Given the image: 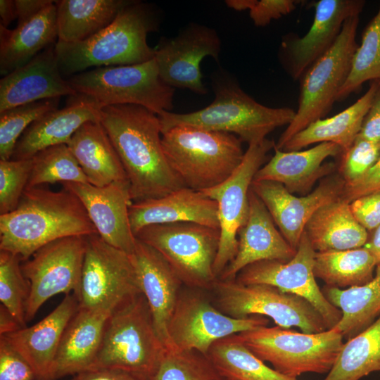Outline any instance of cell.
<instances>
[{
	"label": "cell",
	"mask_w": 380,
	"mask_h": 380,
	"mask_svg": "<svg viewBox=\"0 0 380 380\" xmlns=\"http://www.w3.org/2000/svg\"><path fill=\"white\" fill-rule=\"evenodd\" d=\"M98 234L80 200L72 191L26 188L15 210L0 215V250L22 262L55 240Z\"/></svg>",
	"instance_id": "2"
},
{
	"label": "cell",
	"mask_w": 380,
	"mask_h": 380,
	"mask_svg": "<svg viewBox=\"0 0 380 380\" xmlns=\"http://www.w3.org/2000/svg\"><path fill=\"white\" fill-rule=\"evenodd\" d=\"M61 98L41 100L0 113V160H10L23 132L34 121L58 109Z\"/></svg>",
	"instance_id": "41"
},
{
	"label": "cell",
	"mask_w": 380,
	"mask_h": 380,
	"mask_svg": "<svg viewBox=\"0 0 380 380\" xmlns=\"http://www.w3.org/2000/svg\"><path fill=\"white\" fill-rule=\"evenodd\" d=\"M32 159L0 160V215L16 208L27 188Z\"/></svg>",
	"instance_id": "43"
},
{
	"label": "cell",
	"mask_w": 380,
	"mask_h": 380,
	"mask_svg": "<svg viewBox=\"0 0 380 380\" xmlns=\"http://www.w3.org/2000/svg\"><path fill=\"white\" fill-rule=\"evenodd\" d=\"M297 3L293 0H255L249 10L250 17L255 26L264 27L272 20L290 13Z\"/></svg>",
	"instance_id": "47"
},
{
	"label": "cell",
	"mask_w": 380,
	"mask_h": 380,
	"mask_svg": "<svg viewBox=\"0 0 380 380\" xmlns=\"http://www.w3.org/2000/svg\"><path fill=\"white\" fill-rule=\"evenodd\" d=\"M110 312L80 308L68 324L61 338L51 380L74 376L91 368L102 341Z\"/></svg>",
	"instance_id": "28"
},
{
	"label": "cell",
	"mask_w": 380,
	"mask_h": 380,
	"mask_svg": "<svg viewBox=\"0 0 380 380\" xmlns=\"http://www.w3.org/2000/svg\"><path fill=\"white\" fill-rule=\"evenodd\" d=\"M360 15L348 18L334 44L303 75L298 108L274 148L281 150L295 134L310 123L322 119L336 101L350 71L357 48L356 32Z\"/></svg>",
	"instance_id": "8"
},
{
	"label": "cell",
	"mask_w": 380,
	"mask_h": 380,
	"mask_svg": "<svg viewBox=\"0 0 380 380\" xmlns=\"http://www.w3.org/2000/svg\"><path fill=\"white\" fill-rule=\"evenodd\" d=\"M305 232L316 252L361 248L369 238L350 203L341 198L319 208L308 222Z\"/></svg>",
	"instance_id": "31"
},
{
	"label": "cell",
	"mask_w": 380,
	"mask_h": 380,
	"mask_svg": "<svg viewBox=\"0 0 380 380\" xmlns=\"http://www.w3.org/2000/svg\"><path fill=\"white\" fill-rule=\"evenodd\" d=\"M371 253H372L380 262V225L372 232L366 244L364 246ZM378 263V264H379Z\"/></svg>",
	"instance_id": "54"
},
{
	"label": "cell",
	"mask_w": 380,
	"mask_h": 380,
	"mask_svg": "<svg viewBox=\"0 0 380 380\" xmlns=\"http://www.w3.org/2000/svg\"><path fill=\"white\" fill-rule=\"evenodd\" d=\"M70 380H148L144 374L121 369H89L72 376Z\"/></svg>",
	"instance_id": "49"
},
{
	"label": "cell",
	"mask_w": 380,
	"mask_h": 380,
	"mask_svg": "<svg viewBox=\"0 0 380 380\" xmlns=\"http://www.w3.org/2000/svg\"><path fill=\"white\" fill-rule=\"evenodd\" d=\"M132 257L157 334L166 349H170L168 326L184 285L162 255L138 239Z\"/></svg>",
	"instance_id": "23"
},
{
	"label": "cell",
	"mask_w": 380,
	"mask_h": 380,
	"mask_svg": "<svg viewBox=\"0 0 380 380\" xmlns=\"http://www.w3.org/2000/svg\"><path fill=\"white\" fill-rule=\"evenodd\" d=\"M165 350L148 302L140 293L109 315L101 346L90 369H121L148 378Z\"/></svg>",
	"instance_id": "6"
},
{
	"label": "cell",
	"mask_w": 380,
	"mask_h": 380,
	"mask_svg": "<svg viewBox=\"0 0 380 380\" xmlns=\"http://www.w3.org/2000/svg\"><path fill=\"white\" fill-rule=\"evenodd\" d=\"M132 0L56 1L58 40L84 41L108 26Z\"/></svg>",
	"instance_id": "33"
},
{
	"label": "cell",
	"mask_w": 380,
	"mask_h": 380,
	"mask_svg": "<svg viewBox=\"0 0 380 380\" xmlns=\"http://www.w3.org/2000/svg\"><path fill=\"white\" fill-rule=\"evenodd\" d=\"M67 80L77 94L90 97L101 108L134 104L157 115L173 108L175 89L162 80L154 58L135 65L95 68Z\"/></svg>",
	"instance_id": "9"
},
{
	"label": "cell",
	"mask_w": 380,
	"mask_h": 380,
	"mask_svg": "<svg viewBox=\"0 0 380 380\" xmlns=\"http://www.w3.org/2000/svg\"><path fill=\"white\" fill-rule=\"evenodd\" d=\"M129 216L134 236L148 225L180 222L219 229L217 202L201 191L188 187L160 198L132 202L129 208Z\"/></svg>",
	"instance_id": "27"
},
{
	"label": "cell",
	"mask_w": 380,
	"mask_h": 380,
	"mask_svg": "<svg viewBox=\"0 0 380 380\" xmlns=\"http://www.w3.org/2000/svg\"><path fill=\"white\" fill-rule=\"evenodd\" d=\"M322 293L342 317L333 329L348 340L370 326L380 316V264L376 275L368 283L341 289L325 286Z\"/></svg>",
	"instance_id": "34"
},
{
	"label": "cell",
	"mask_w": 380,
	"mask_h": 380,
	"mask_svg": "<svg viewBox=\"0 0 380 380\" xmlns=\"http://www.w3.org/2000/svg\"><path fill=\"white\" fill-rule=\"evenodd\" d=\"M236 335L258 358L293 378L309 372L328 373L343 344L342 334L333 329L307 334L261 326Z\"/></svg>",
	"instance_id": "7"
},
{
	"label": "cell",
	"mask_w": 380,
	"mask_h": 380,
	"mask_svg": "<svg viewBox=\"0 0 380 380\" xmlns=\"http://www.w3.org/2000/svg\"><path fill=\"white\" fill-rule=\"evenodd\" d=\"M274 149V156L258 170L253 180L276 182L291 194L303 195L312 191L319 179L335 171V163H323L324 160L340 156L343 151L339 146L331 142L319 143L303 151Z\"/></svg>",
	"instance_id": "26"
},
{
	"label": "cell",
	"mask_w": 380,
	"mask_h": 380,
	"mask_svg": "<svg viewBox=\"0 0 380 380\" xmlns=\"http://www.w3.org/2000/svg\"><path fill=\"white\" fill-rule=\"evenodd\" d=\"M100 122L121 160L132 202L185 187L165 157L156 113L134 104L108 106L101 108Z\"/></svg>",
	"instance_id": "1"
},
{
	"label": "cell",
	"mask_w": 380,
	"mask_h": 380,
	"mask_svg": "<svg viewBox=\"0 0 380 380\" xmlns=\"http://www.w3.org/2000/svg\"><path fill=\"white\" fill-rule=\"evenodd\" d=\"M373 80H380V6L362 33L361 44L354 53L350 73L336 101L345 99L363 83Z\"/></svg>",
	"instance_id": "38"
},
{
	"label": "cell",
	"mask_w": 380,
	"mask_h": 380,
	"mask_svg": "<svg viewBox=\"0 0 380 380\" xmlns=\"http://www.w3.org/2000/svg\"><path fill=\"white\" fill-rule=\"evenodd\" d=\"M0 25L5 28H8L11 23L17 18L13 0H0Z\"/></svg>",
	"instance_id": "53"
},
{
	"label": "cell",
	"mask_w": 380,
	"mask_h": 380,
	"mask_svg": "<svg viewBox=\"0 0 380 380\" xmlns=\"http://www.w3.org/2000/svg\"><path fill=\"white\" fill-rule=\"evenodd\" d=\"M344 186L338 173L324 177L315 189L300 196L276 182L253 180L251 188L264 203L283 236L296 250L310 217L324 205L339 198Z\"/></svg>",
	"instance_id": "18"
},
{
	"label": "cell",
	"mask_w": 380,
	"mask_h": 380,
	"mask_svg": "<svg viewBox=\"0 0 380 380\" xmlns=\"http://www.w3.org/2000/svg\"><path fill=\"white\" fill-rule=\"evenodd\" d=\"M55 44L2 77L0 113L29 103L77 94L61 72Z\"/></svg>",
	"instance_id": "21"
},
{
	"label": "cell",
	"mask_w": 380,
	"mask_h": 380,
	"mask_svg": "<svg viewBox=\"0 0 380 380\" xmlns=\"http://www.w3.org/2000/svg\"><path fill=\"white\" fill-rule=\"evenodd\" d=\"M242 142L231 133L186 125L162 134L169 165L185 187L198 191L215 187L232 175L244 156Z\"/></svg>",
	"instance_id": "5"
},
{
	"label": "cell",
	"mask_w": 380,
	"mask_h": 380,
	"mask_svg": "<svg viewBox=\"0 0 380 380\" xmlns=\"http://www.w3.org/2000/svg\"><path fill=\"white\" fill-rule=\"evenodd\" d=\"M207 355L227 380H297L267 366L236 334L215 341Z\"/></svg>",
	"instance_id": "36"
},
{
	"label": "cell",
	"mask_w": 380,
	"mask_h": 380,
	"mask_svg": "<svg viewBox=\"0 0 380 380\" xmlns=\"http://www.w3.org/2000/svg\"><path fill=\"white\" fill-rule=\"evenodd\" d=\"M160 10L155 5L132 0L106 27L77 43L57 41L55 50L63 77L92 67L129 65L154 58L147 35L158 30Z\"/></svg>",
	"instance_id": "3"
},
{
	"label": "cell",
	"mask_w": 380,
	"mask_h": 380,
	"mask_svg": "<svg viewBox=\"0 0 380 380\" xmlns=\"http://www.w3.org/2000/svg\"><path fill=\"white\" fill-rule=\"evenodd\" d=\"M255 0H227L226 5L235 11H241L250 10L254 4Z\"/></svg>",
	"instance_id": "55"
},
{
	"label": "cell",
	"mask_w": 380,
	"mask_h": 380,
	"mask_svg": "<svg viewBox=\"0 0 380 380\" xmlns=\"http://www.w3.org/2000/svg\"><path fill=\"white\" fill-rule=\"evenodd\" d=\"M148 380H227L207 354L196 350L166 349Z\"/></svg>",
	"instance_id": "40"
},
{
	"label": "cell",
	"mask_w": 380,
	"mask_h": 380,
	"mask_svg": "<svg viewBox=\"0 0 380 380\" xmlns=\"http://www.w3.org/2000/svg\"><path fill=\"white\" fill-rule=\"evenodd\" d=\"M87 246V236H73L51 241L21 262L30 285L26 322L32 320L41 306L60 294L77 295Z\"/></svg>",
	"instance_id": "14"
},
{
	"label": "cell",
	"mask_w": 380,
	"mask_h": 380,
	"mask_svg": "<svg viewBox=\"0 0 380 380\" xmlns=\"http://www.w3.org/2000/svg\"><path fill=\"white\" fill-rule=\"evenodd\" d=\"M249 210L245 224L238 232V251L224 268L221 280H234L246 266L262 260L289 261L296 254L275 227V223L262 200L250 189Z\"/></svg>",
	"instance_id": "22"
},
{
	"label": "cell",
	"mask_w": 380,
	"mask_h": 380,
	"mask_svg": "<svg viewBox=\"0 0 380 380\" xmlns=\"http://www.w3.org/2000/svg\"><path fill=\"white\" fill-rule=\"evenodd\" d=\"M357 136L370 141L380 142V82Z\"/></svg>",
	"instance_id": "50"
},
{
	"label": "cell",
	"mask_w": 380,
	"mask_h": 380,
	"mask_svg": "<svg viewBox=\"0 0 380 380\" xmlns=\"http://www.w3.org/2000/svg\"><path fill=\"white\" fill-rule=\"evenodd\" d=\"M377 191H380V157L362 179L344 186L340 198L350 203L360 196Z\"/></svg>",
	"instance_id": "48"
},
{
	"label": "cell",
	"mask_w": 380,
	"mask_h": 380,
	"mask_svg": "<svg viewBox=\"0 0 380 380\" xmlns=\"http://www.w3.org/2000/svg\"><path fill=\"white\" fill-rule=\"evenodd\" d=\"M18 25H21L37 15L44 8L53 3V0H14Z\"/></svg>",
	"instance_id": "51"
},
{
	"label": "cell",
	"mask_w": 380,
	"mask_h": 380,
	"mask_svg": "<svg viewBox=\"0 0 380 380\" xmlns=\"http://www.w3.org/2000/svg\"><path fill=\"white\" fill-rule=\"evenodd\" d=\"M361 0H319L312 3L315 13L308 32L302 37L287 38L281 43L282 61L294 79L305 71L334 44L344 22L360 15Z\"/></svg>",
	"instance_id": "19"
},
{
	"label": "cell",
	"mask_w": 380,
	"mask_h": 380,
	"mask_svg": "<svg viewBox=\"0 0 380 380\" xmlns=\"http://www.w3.org/2000/svg\"><path fill=\"white\" fill-rule=\"evenodd\" d=\"M135 236L160 253L185 286L211 290L217 279L213 265L220 229L180 222L148 225Z\"/></svg>",
	"instance_id": "10"
},
{
	"label": "cell",
	"mask_w": 380,
	"mask_h": 380,
	"mask_svg": "<svg viewBox=\"0 0 380 380\" xmlns=\"http://www.w3.org/2000/svg\"><path fill=\"white\" fill-rule=\"evenodd\" d=\"M75 293L67 294L48 315L31 327L0 336L31 365L37 380H51L55 357L63 332L79 308Z\"/></svg>",
	"instance_id": "25"
},
{
	"label": "cell",
	"mask_w": 380,
	"mask_h": 380,
	"mask_svg": "<svg viewBox=\"0 0 380 380\" xmlns=\"http://www.w3.org/2000/svg\"><path fill=\"white\" fill-rule=\"evenodd\" d=\"M339 174L345 185H351L362 179L380 157V142H373L357 137L348 149L340 155Z\"/></svg>",
	"instance_id": "44"
},
{
	"label": "cell",
	"mask_w": 380,
	"mask_h": 380,
	"mask_svg": "<svg viewBox=\"0 0 380 380\" xmlns=\"http://www.w3.org/2000/svg\"><path fill=\"white\" fill-rule=\"evenodd\" d=\"M211 291L214 292V305L231 317L267 316L278 327H296L307 334L327 330L323 317L310 303L275 286L263 284L243 285L235 279H217Z\"/></svg>",
	"instance_id": "11"
},
{
	"label": "cell",
	"mask_w": 380,
	"mask_h": 380,
	"mask_svg": "<svg viewBox=\"0 0 380 380\" xmlns=\"http://www.w3.org/2000/svg\"><path fill=\"white\" fill-rule=\"evenodd\" d=\"M101 107L90 97L77 94L66 106L49 112L32 123L19 138L11 159H30L51 146L67 144L84 123L100 122Z\"/></svg>",
	"instance_id": "24"
},
{
	"label": "cell",
	"mask_w": 380,
	"mask_h": 380,
	"mask_svg": "<svg viewBox=\"0 0 380 380\" xmlns=\"http://www.w3.org/2000/svg\"><path fill=\"white\" fill-rule=\"evenodd\" d=\"M379 82L370 81L366 93L355 103L332 117L310 123L288 141L281 151H299L322 142L334 143L341 148L342 152L348 149L360 133Z\"/></svg>",
	"instance_id": "32"
},
{
	"label": "cell",
	"mask_w": 380,
	"mask_h": 380,
	"mask_svg": "<svg viewBox=\"0 0 380 380\" xmlns=\"http://www.w3.org/2000/svg\"><path fill=\"white\" fill-rule=\"evenodd\" d=\"M24 328L18 319L0 304V336L10 334Z\"/></svg>",
	"instance_id": "52"
},
{
	"label": "cell",
	"mask_w": 380,
	"mask_h": 380,
	"mask_svg": "<svg viewBox=\"0 0 380 380\" xmlns=\"http://www.w3.org/2000/svg\"><path fill=\"white\" fill-rule=\"evenodd\" d=\"M31 159L32 168L27 188L57 182L89 183L67 144L45 148Z\"/></svg>",
	"instance_id": "39"
},
{
	"label": "cell",
	"mask_w": 380,
	"mask_h": 380,
	"mask_svg": "<svg viewBox=\"0 0 380 380\" xmlns=\"http://www.w3.org/2000/svg\"><path fill=\"white\" fill-rule=\"evenodd\" d=\"M62 184L80 200L101 238L132 255L137 239L129 222L132 201L129 182H115L103 186L81 182Z\"/></svg>",
	"instance_id": "20"
},
{
	"label": "cell",
	"mask_w": 380,
	"mask_h": 380,
	"mask_svg": "<svg viewBox=\"0 0 380 380\" xmlns=\"http://www.w3.org/2000/svg\"><path fill=\"white\" fill-rule=\"evenodd\" d=\"M67 145L89 184L103 186L115 182H129L121 160L100 122L84 123Z\"/></svg>",
	"instance_id": "30"
},
{
	"label": "cell",
	"mask_w": 380,
	"mask_h": 380,
	"mask_svg": "<svg viewBox=\"0 0 380 380\" xmlns=\"http://www.w3.org/2000/svg\"><path fill=\"white\" fill-rule=\"evenodd\" d=\"M0 380H37L29 362L0 338Z\"/></svg>",
	"instance_id": "45"
},
{
	"label": "cell",
	"mask_w": 380,
	"mask_h": 380,
	"mask_svg": "<svg viewBox=\"0 0 380 380\" xmlns=\"http://www.w3.org/2000/svg\"><path fill=\"white\" fill-rule=\"evenodd\" d=\"M56 39V1L13 30L0 25V74L5 76L23 66Z\"/></svg>",
	"instance_id": "29"
},
{
	"label": "cell",
	"mask_w": 380,
	"mask_h": 380,
	"mask_svg": "<svg viewBox=\"0 0 380 380\" xmlns=\"http://www.w3.org/2000/svg\"><path fill=\"white\" fill-rule=\"evenodd\" d=\"M202 291L189 287L181 290L168 326L170 349L207 354L219 339L267 326L269 319L263 316L236 319L224 315Z\"/></svg>",
	"instance_id": "13"
},
{
	"label": "cell",
	"mask_w": 380,
	"mask_h": 380,
	"mask_svg": "<svg viewBox=\"0 0 380 380\" xmlns=\"http://www.w3.org/2000/svg\"><path fill=\"white\" fill-rule=\"evenodd\" d=\"M380 372V316L367 328L343 343L323 380H360Z\"/></svg>",
	"instance_id": "37"
},
{
	"label": "cell",
	"mask_w": 380,
	"mask_h": 380,
	"mask_svg": "<svg viewBox=\"0 0 380 380\" xmlns=\"http://www.w3.org/2000/svg\"><path fill=\"white\" fill-rule=\"evenodd\" d=\"M221 40L207 25L190 23L172 37H163L154 48V59L162 80L170 87L207 94L201 63L206 56L219 61Z\"/></svg>",
	"instance_id": "16"
},
{
	"label": "cell",
	"mask_w": 380,
	"mask_h": 380,
	"mask_svg": "<svg viewBox=\"0 0 380 380\" xmlns=\"http://www.w3.org/2000/svg\"><path fill=\"white\" fill-rule=\"evenodd\" d=\"M379 264H380V262H379ZM379 264H378V265H379Z\"/></svg>",
	"instance_id": "56"
},
{
	"label": "cell",
	"mask_w": 380,
	"mask_h": 380,
	"mask_svg": "<svg viewBox=\"0 0 380 380\" xmlns=\"http://www.w3.org/2000/svg\"><path fill=\"white\" fill-rule=\"evenodd\" d=\"M316 251L303 232L294 256L289 261L262 260L241 270L235 280L241 284H268L310 303L323 317L327 329L341 320V311L326 298L313 272Z\"/></svg>",
	"instance_id": "17"
},
{
	"label": "cell",
	"mask_w": 380,
	"mask_h": 380,
	"mask_svg": "<svg viewBox=\"0 0 380 380\" xmlns=\"http://www.w3.org/2000/svg\"><path fill=\"white\" fill-rule=\"evenodd\" d=\"M350 207L355 218L368 232L380 225V191L355 198Z\"/></svg>",
	"instance_id": "46"
},
{
	"label": "cell",
	"mask_w": 380,
	"mask_h": 380,
	"mask_svg": "<svg viewBox=\"0 0 380 380\" xmlns=\"http://www.w3.org/2000/svg\"><path fill=\"white\" fill-rule=\"evenodd\" d=\"M21 262V259L17 255L0 250L1 304L25 327L30 285L23 272Z\"/></svg>",
	"instance_id": "42"
},
{
	"label": "cell",
	"mask_w": 380,
	"mask_h": 380,
	"mask_svg": "<svg viewBox=\"0 0 380 380\" xmlns=\"http://www.w3.org/2000/svg\"><path fill=\"white\" fill-rule=\"evenodd\" d=\"M141 293L132 257L98 234L87 236V246L77 298L80 308L112 312Z\"/></svg>",
	"instance_id": "12"
},
{
	"label": "cell",
	"mask_w": 380,
	"mask_h": 380,
	"mask_svg": "<svg viewBox=\"0 0 380 380\" xmlns=\"http://www.w3.org/2000/svg\"><path fill=\"white\" fill-rule=\"evenodd\" d=\"M214 101L205 108L189 113L163 111L158 115L161 133L180 125L224 132L248 145L265 140L277 127L289 125L296 111L290 108H270L251 97L236 79L220 67L210 75Z\"/></svg>",
	"instance_id": "4"
},
{
	"label": "cell",
	"mask_w": 380,
	"mask_h": 380,
	"mask_svg": "<svg viewBox=\"0 0 380 380\" xmlns=\"http://www.w3.org/2000/svg\"><path fill=\"white\" fill-rule=\"evenodd\" d=\"M273 141L265 139L248 145L242 162L232 175L220 184L201 192L217 203L220 244L213 265L217 279L238 251V232L245 224L249 210L248 194L254 177L264 165Z\"/></svg>",
	"instance_id": "15"
},
{
	"label": "cell",
	"mask_w": 380,
	"mask_h": 380,
	"mask_svg": "<svg viewBox=\"0 0 380 380\" xmlns=\"http://www.w3.org/2000/svg\"><path fill=\"white\" fill-rule=\"evenodd\" d=\"M378 263L376 256L364 246L316 252L313 272L326 286L346 289L370 281Z\"/></svg>",
	"instance_id": "35"
}]
</instances>
